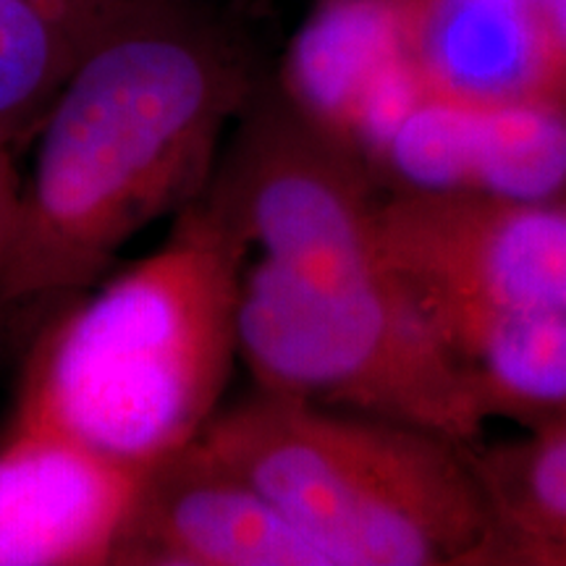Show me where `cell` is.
Listing matches in <instances>:
<instances>
[{
    "label": "cell",
    "instance_id": "obj_12",
    "mask_svg": "<svg viewBox=\"0 0 566 566\" xmlns=\"http://www.w3.org/2000/svg\"><path fill=\"white\" fill-rule=\"evenodd\" d=\"M480 409L525 430L566 420V310L417 300Z\"/></svg>",
    "mask_w": 566,
    "mask_h": 566
},
{
    "label": "cell",
    "instance_id": "obj_4",
    "mask_svg": "<svg viewBox=\"0 0 566 566\" xmlns=\"http://www.w3.org/2000/svg\"><path fill=\"white\" fill-rule=\"evenodd\" d=\"M239 357L258 391L475 443L488 417L412 292L300 281L254 260L239 289Z\"/></svg>",
    "mask_w": 566,
    "mask_h": 566
},
{
    "label": "cell",
    "instance_id": "obj_10",
    "mask_svg": "<svg viewBox=\"0 0 566 566\" xmlns=\"http://www.w3.org/2000/svg\"><path fill=\"white\" fill-rule=\"evenodd\" d=\"M139 478L11 422L0 441V566H108Z\"/></svg>",
    "mask_w": 566,
    "mask_h": 566
},
{
    "label": "cell",
    "instance_id": "obj_1",
    "mask_svg": "<svg viewBox=\"0 0 566 566\" xmlns=\"http://www.w3.org/2000/svg\"><path fill=\"white\" fill-rule=\"evenodd\" d=\"M260 84L189 0H137L87 42L34 132L0 315L59 313L142 229L200 200Z\"/></svg>",
    "mask_w": 566,
    "mask_h": 566
},
{
    "label": "cell",
    "instance_id": "obj_6",
    "mask_svg": "<svg viewBox=\"0 0 566 566\" xmlns=\"http://www.w3.org/2000/svg\"><path fill=\"white\" fill-rule=\"evenodd\" d=\"M380 237L415 300L566 310V200L384 195Z\"/></svg>",
    "mask_w": 566,
    "mask_h": 566
},
{
    "label": "cell",
    "instance_id": "obj_9",
    "mask_svg": "<svg viewBox=\"0 0 566 566\" xmlns=\"http://www.w3.org/2000/svg\"><path fill=\"white\" fill-rule=\"evenodd\" d=\"M275 87L363 166L424 92L412 0H317Z\"/></svg>",
    "mask_w": 566,
    "mask_h": 566
},
{
    "label": "cell",
    "instance_id": "obj_7",
    "mask_svg": "<svg viewBox=\"0 0 566 566\" xmlns=\"http://www.w3.org/2000/svg\"><path fill=\"white\" fill-rule=\"evenodd\" d=\"M363 168L380 195L566 200V108L475 103L424 87Z\"/></svg>",
    "mask_w": 566,
    "mask_h": 566
},
{
    "label": "cell",
    "instance_id": "obj_8",
    "mask_svg": "<svg viewBox=\"0 0 566 566\" xmlns=\"http://www.w3.org/2000/svg\"><path fill=\"white\" fill-rule=\"evenodd\" d=\"M108 566H336L200 443L142 472Z\"/></svg>",
    "mask_w": 566,
    "mask_h": 566
},
{
    "label": "cell",
    "instance_id": "obj_3",
    "mask_svg": "<svg viewBox=\"0 0 566 566\" xmlns=\"http://www.w3.org/2000/svg\"><path fill=\"white\" fill-rule=\"evenodd\" d=\"M197 443L336 566H488L491 516L467 443L268 391L218 409Z\"/></svg>",
    "mask_w": 566,
    "mask_h": 566
},
{
    "label": "cell",
    "instance_id": "obj_2",
    "mask_svg": "<svg viewBox=\"0 0 566 566\" xmlns=\"http://www.w3.org/2000/svg\"><path fill=\"white\" fill-rule=\"evenodd\" d=\"M247 244L205 189L158 247L51 315L19 386L13 424L69 438L145 472L195 443L239 357Z\"/></svg>",
    "mask_w": 566,
    "mask_h": 566
},
{
    "label": "cell",
    "instance_id": "obj_15",
    "mask_svg": "<svg viewBox=\"0 0 566 566\" xmlns=\"http://www.w3.org/2000/svg\"><path fill=\"white\" fill-rule=\"evenodd\" d=\"M17 153V147L0 142V273H3L13 244V233H17L21 181H24V176L19 174Z\"/></svg>",
    "mask_w": 566,
    "mask_h": 566
},
{
    "label": "cell",
    "instance_id": "obj_16",
    "mask_svg": "<svg viewBox=\"0 0 566 566\" xmlns=\"http://www.w3.org/2000/svg\"><path fill=\"white\" fill-rule=\"evenodd\" d=\"M55 3L63 6L71 17L84 21L87 27L101 30V27L108 24L113 17H118V13L129 9L137 0H55Z\"/></svg>",
    "mask_w": 566,
    "mask_h": 566
},
{
    "label": "cell",
    "instance_id": "obj_13",
    "mask_svg": "<svg viewBox=\"0 0 566 566\" xmlns=\"http://www.w3.org/2000/svg\"><path fill=\"white\" fill-rule=\"evenodd\" d=\"M470 459L491 516L488 566H566V420Z\"/></svg>",
    "mask_w": 566,
    "mask_h": 566
},
{
    "label": "cell",
    "instance_id": "obj_5",
    "mask_svg": "<svg viewBox=\"0 0 566 566\" xmlns=\"http://www.w3.org/2000/svg\"><path fill=\"white\" fill-rule=\"evenodd\" d=\"M208 195L247 252L315 283L396 281L380 237V195L365 168L307 122L281 90L258 87L221 150Z\"/></svg>",
    "mask_w": 566,
    "mask_h": 566
},
{
    "label": "cell",
    "instance_id": "obj_11",
    "mask_svg": "<svg viewBox=\"0 0 566 566\" xmlns=\"http://www.w3.org/2000/svg\"><path fill=\"white\" fill-rule=\"evenodd\" d=\"M412 38L428 90L566 108V0H412Z\"/></svg>",
    "mask_w": 566,
    "mask_h": 566
},
{
    "label": "cell",
    "instance_id": "obj_14",
    "mask_svg": "<svg viewBox=\"0 0 566 566\" xmlns=\"http://www.w3.org/2000/svg\"><path fill=\"white\" fill-rule=\"evenodd\" d=\"M103 30V27H101ZM95 27L55 0H0V142L34 137Z\"/></svg>",
    "mask_w": 566,
    "mask_h": 566
}]
</instances>
